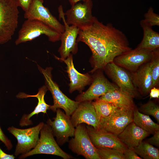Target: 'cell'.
<instances>
[{"mask_svg":"<svg viewBox=\"0 0 159 159\" xmlns=\"http://www.w3.org/2000/svg\"><path fill=\"white\" fill-rule=\"evenodd\" d=\"M61 33L48 25L35 19H26L19 30L15 44L31 41L42 35L47 36L49 41L55 42L60 40Z\"/></svg>","mask_w":159,"mask_h":159,"instance_id":"obj_4","label":"cell"},{"mask_svg":"<svg viewBox=\"0 0 159 159\" xmlns=\"http://www.w3.org/2000/svg\"><path fill=\"white\" fill-rule=\"evenodd\" d=\"M134 109L116 107L109 116L100 118L98 129L117 136L133 121Z\"/></svg>","mask_w":159,"mask_h":159,"instance_id":"obj_8","label":"cell"},{"mask_svg":"<svg viewBox=\"0 0 159 159\" xmlns=\"http://www.w3.org/2000/svg\"><path fill=\"white\" fill-rule=\"evenodd\" d=\"M154 51L137 47L116 57L113 62L122 67L135 72L141 65L150 61Z\"/></svg>","mask_w":159,"mask_h":159,"instance_id":"obj_10","label":"cell"},{"mask_svg":"<svg viewBox=\"0 0 159 159\" xmlns=\"http://www.w3.org/2000/svg\"><path fill=\"white\" fill-rule=\"evenodd\" d=\"M140 25L143 31V37L137 47L154 51L159 49V34L153 30L152 27L142 21Z\"/></svg>","mask_w":159,"mask_h":159,"instance_id":"obj_23","label":"cell"},{"mask_svg":"<svg viewBox=\"0 0 159 159\" xmlns=\"http://www.w3.org/2000/svg\"><path fill=\"white\" fill-rule=\"evenodd\" d=\"M47 90V87L44 85L39 89L37 93L35 95H29L23 92H20L16 95V97L19 99L35 97L38 100L37 105L34 110L30 114H24L22 116L19 121L20 126L22 127L32 124L30 118L33 115H37L40 112L47 113V110L49 109L50 106L46 103L44 99L45 95Z\"/></svg>","mask_w":159,"mask_h":159,"instance_id":"obj_19","label":"cell"},{"mask_svg":"<svg viewBox=\"0 0 159 159\" xmlns=\"http://www.w3.org/2000/svg\"><path fill=\"white\" fill-rule=\"evenodd\" d=\"M150 66L152 78V88L153 87H155L159 83V49L153 51V56L150 61Z\"/></svg>","mask_w":159,"mask_h":159,"instance_id":"obj_27","label":"cell"},{"mask_svg":"<svg viewBox=\"0 0 159 159\" xmlns=\"http://www.w3.org/2000/svg\"><path fill=\"white\" fill-rule=\"evenodd\" d=\"M105 69L112 80L121 90L133 98L137 95L136 89L129 74L113 62L108 64Z\"/></svg>","mask_w":159,"mask_h":159,"instance_id":"obj_16","label":"cell"},{"mask_svg":"<svg viewBox=\"0 0 159 159\" xmlns=\"http://www.w3.org/2000/svg\"><path fill=\"white\" fill-rule=\"evenodd\" d=\"M54 57L56 59L64 62L67 66V72L70 81V93L76 90L81 91L86 86L91 83L92 79L89 74H81L74 68L72 54H70L65 59H61L56 56Z\"/></svg>","mask_w":159,"mask_h":159,"instance_id":"obj_18","label":"cell"},{"mask_svg":"<svg viewBox=\"0 0 159 159\" xmlns=\"http://www.w3.org/2000/svg\"><path fill=\"white\" fill-rule=\"evenodd\" d=\"M133 98L119 88L109 92L96 100L111 103L120 108L134 109L135 106Z\"/></svg>","mask_w":159,"mask_h":159,"instance_id":"obj_21","label":"cell"},{"mask_svg":"<svg viewBox=\"0 0 159 159\" xmlns=\"http://www.w3.org/2000/svg\"><path fill=\"white\" fill-rule=\"evenodd\" d=\"M97 148L101 159H125L123 152L119 150L109 148Z\"/></svg>","mask_w":159,"mask_h":159,"instance_id":"obj_28","label":"cell"},{"mask_svg":"<svg viewBox=\"0 0 159 159\" xmlns=\"http://www.w3.org/2000/svg\"><path fill=\"white\" fill-rule=\"evenodd\" d=\"M32 0H18L19 6L25 12L27 11Z\"/></svg>","mask_w":159,"mask_h":159,"instance_id":"obj_34","label":"cell"},{"mask_svg":"<svg viewBox=\"0 0 159 159\" xmlns=\"http://www.w3.org/2000/svg\"><path fill=\"white\" fill-rule=\"evenodd\" d=\"M133 83L143 95H147L152 89L150 62L145 63L135 72L132 78Z\"/></svg>","mask_w":159,"mask_h":159,"instance_id":"obj_22","label":"cell"},{"mask_svg":"<svg viewBox=\"0 0 159 159\" xmlns=\"http://www.w3.org/2000/svg\"><path fill=\"white\" fill-rule=\"evenodd\" d=\"M150 98H158L159 97V90L158 89L153 87L150 91Z\"/></svg>","mask_w":159,"mask_h":159,"instance_id":"obj_35","label":"cell"},{"mask_svg":"<svg viewBox=\"0 0 159 159\" xmlns=\"http://www.w3.org/2000/svg\"><path fill=\"white\" fill-rule=\"evenodd\" d=\"M125 159H142L133 148H127L123 152Z\"/></svg>","mask_w":159,"mask_h":159,"instance_id":"obj_31","label":"cell"},{"mask_svg":"<svg viewBox=\"0 0 159 159\" xmlns=\"http://www.w3.org/2000/svg\"><path fill=\"white\" fill-rule=\"evenodd\" d=\"M77 41L85 43L91 50L92 73L105 69L116 57L132 49L122 31L111 23L104 24L95 17L91 25L79 29Z\"/></svg>","mask_w":159,"mask_h":159,"instance_id":"obj_1","label":"cell"},{"mask_svg":"<svg viewBox=\"0 0 159 159\" xmlns=\"http://www.w3.org/2000/svg\"><path fill=\"white\" fill-rule=\"evenodd\" d=\"M150 134L137 126L133 121L129 123L117 137L129 148L137 146L145 138Z\"/></svg>","mask_w":159,"mask_h":159,"instance_id":"obj_20","label":"cell"},{"mask_svg":"<svg viewBox=\"0 0 159 159\" xmlns=\"http://www.w3.org/2000/svg\"><path fill=\"white\" fill-rule=\"evenodd\" d=\"M18 0H0V44L11 40L17 29Z\"/></svg>","mask_w":159,"mask_h":159,"instance_id":"obj_2","label":"cell"},{"mask_svg":"<svg viewBox=\"0 0 159 159\" xmlns=\"http://www.w3.org/2000/svg\"><path fill=\"white\" fill-rule=\"evenodd\" d=\"M132 148L138 155L143 159H159L158 149L147 142L142 141L137 146Z\"/></svg>","mask_w":159,"mask_h":159,"instance_id":"obj_25","label":"cell"},{"mask_svg":"<svg viewBox=\"0 0 159 159\" xmlns=\"http://www.w3.org/2000/svg\"><path fill=\"white\" fill-rule=\"evenodd\" d=\"M39 70L44 77L45 85L50 92L53 99V105L49 109L56 112L58 108L63 109L65 113L70 116L76 109L80 102L72 100L65 95L60 90L56 83L53 80L50 67L43 69L37 65Z\"/></svg>","mask_w":159,"mask_h":159,"instance_id":"obj_3","label":"cell"},{"mask_svg":"<svg viewBox=\"0 0 159 159\" xmlns=\"http://www.w3.org/2000/svg\"><path fill=\"white\" fill-rule=\"evenodd\" d=\"M43 0H32L24 17L26 19H35L48 25L58 32L62 33L64 31V25L53 15L49 9L43 5Z\"/></svg>","mask_w":159,"mask_h":159,"instance_id":"obj_12","label":"cell"},{"mask_svg":"<svg viewBox=\"0 0 159 159\" xmlns=\"http://www.w3.org/2000/svg\"><path fill=\"white\" fill-rule=\"evenodd\" d=\"M71 6L74 5L79 1H82L83 2H85L88 1L89 0H68Z\"/></svg>","mask_w":159,"mask_h":159,"instance_id":"obj_37","label":"cell"},{"mask_svg":"<svg viewBox=\"0 0 159 159\" xmlns=\"http://www.w3.org/2000/svg\"><path fill=\"white\" fill-rule=\"evenodd\" d=\"M86 128L92 143L97 148H113L123 152L127 148L120 141L117 136L111 132L99 129H95L87 125Z\"/></svg>","mask_w":159,"mask_h":159,"instance_id":"obj_15","label":"cell"},{"mask_svg":"<svg viewBox=\"0 0 159 159\" xmlns=\"http://www.w3.org/2000/svg\"><path fill=\"white\" fill-rule=\"evenodd\" d=\"M92 103L100 118L108 116L117 107L111 103L97 100L92 102Z\"/></svg>","mask_w":159,"mask_h":159,"instance_id":"obj_26","label":"cell"},{"mask_svg":"<svg viewBox=\"0 0 159 159\" xmlns=\"http://www.w3.org/2000/svg\"><path fill=\"white\" fill-rule=\"evenodd\" d=\"M140 110L144 114L151 115L159 122V106L153 101H149L142 105Z\"/></svg>","mask_w":159,"mask_h":159,"instance_id":"obj_29","label":"cell"},{"mask_svg":"<svg viewBox=\"0 0 159 159\" xmlns=\"http://www.w3.org/2000/svg\"><path fill=\"white\" fill-rule=\"evenodd\" d=\"M15 158V157L13 155L6 153L0 148V159H14Z\"/></svg>","mask_w":159,"mask_h":159,"instance_id":"obj_36","label":"cell"},{"mask_svg":"<svg viewBox=\"0 0 159 159\" xmlns=\"http://www.w3.org/2000/svg\"><path fill=\"white\" fill-rule=\"evenodd\" d=\"M119 88L110 82L102 74H99L94 77L88 89L78 95L76 100L81 102L96 100L106 93Z\"/></svg>","mask_w":159,"mask_h":159,"instance_id":"obj_17","label":"cell"},{"mask_svg":"<svg viewBox=\"0 0 159 159\" xmlns=\"http://www.w3.org/2000/svg\"><path fill=\"white\" fill-rule=\"evenodd\" d=\"M40 136L35 147L27 153L21 155L19 159L38 154H50L60 156L64 159H69L73 157L63 151L55 140L51 128L44 123L40 130Z\"/></svg>","mask_w":159,"mask_h":159,"instance_id":"obj_5","label":"cell"},{"mask_svg":"<svg viewBox=\"0 0 159 159\" xmlns=\"http://www.w3.org/2000/svg\"><path fill=\"white\" fill-rule=\"evenodd\" d=\"M92 0L82 3L78 2L71 6L64 13L66 23L75 26L79 29L90 26L95 17L92 14Z\"/></svg>","mask_w":159,"mask_h":159,"instance_id":"obj_9","label":"cell"},{"mask_svg":"<svg viewBox=\"0 0 159 159\" xmlns=\"http://www.w3.org/2000/svg\"><path fill=\"white\" fill-rule=\"evenodd\" d=\"M73 137L69 141L68 145L72 151L86 159H101L97 148L92 143L86 127L83 124L75 127Z\"/></svg>","mask_w":159,"mask_h":159,"instance_id":"obj_6","label":"cell"},{"mask_svg":"<svg viewBox=\"0 0 159 159\" xmlns=\"http://www.w3.org/2000/svg\"><path fill=\"white\" fill-rule=\"evenodd\" d=\"M144 16V19L141 21L145 24L152 27L154 26H159V16L154 12L152 7L149 8Z\"/></svg>","mask_w":159,"mask_h":159,"instance_id":"obj_30","label":"cell"},{"mask_svg":"<svg viewBox=\"0 0 159 159\" xmlns=\"http://www.w3.org/2000/svg\"><path fill=\"white\" fill-rule=\"evenodd\" d=\"M147 142L157 147L159 146V130L155 132L153 136L148 139Z\"/></svg>","mask_w":159,"mask_h":159,"instance_id":"obj_33","label":"cell"},{"mask_svg":"<svg viewBox=\"0 0 159 159\" xmlns=\"http://www.w3.org/2000/svg\"><path fill=\"white\" fill-rule=\"evenodd\" d=\"M44 123L40 122L34 127L26 129H21L14 126L9 127L7 130L16 138V145L14 155L17 156L25 154L36 146L41 130Z\"/></svg>","mask_w":159,"mask_h":159,"instance_id":"obj_7","label":"cell"},{"mask_svg":"<svg viewBox=\"0 0 159 159\" xmlns=\"http://www.w3.org/2000/svg\"><path fill=\"white\" fill-rule=\"evenodd\" d=\"M133 122L141 129L153 134L159 130V125L153 122L150 117L139 112L135 107L133 110Z\"/></svg>","mask_w":159,"mask_h":159,"instance_id":"obj_24","label":"cell"},{"mask_svg":"<svg viewBox=\"0 0 159 159\" xmlns=\"http://www.w3.org/2000/svg\"><path fill=\"white\" fill-rule=\"evenodd\" d=\"M0 140L5 145L9 150L12 149L13 145L11 141L5 135L0 127Z\"/></svg>","mask_w":159,"mask_h":159,"instance_id":"obj_32","label":"cell"},{"mask_svg":"<svg viewBox=\"0 0 159 159\" xmlns=\"http://www.w3.org/2000/svg\"><path fill=\"white\" fill-rule=\"evenodd\" d=\"M56 112V116L53 118V120L48 119L47 124L50 127L57 143L62 145L68 141L69 137L74 136L75 127L72 123L70 116L64 113L60 108L57 109Z\"/></svg>","mask_w":159,"mask_h":159,"instance_id":"obj_11","label":"cell"},{"mask_svg":"<svg viewBox=\"0 0 159 159\" xmlns=\"http://www.w3.org/2000/svg\"><path fill=\"white\" fill-rule=\"evenodd\" d=\"M59 16L62 19L64 27V32L61 33L60 39L61 45L58 52L61 59H66L72 53L76 54L77 51V39L79 31V29L73 25H69L66 22L64 13L62 5L58 8Z\"/></svg>","mask_w":159,"mask_h":159,"instance_id":"obj_13","label":"cell"},{"mask_svg":"<svg viewBox=\"0 0 159 159\" xmlns=\"http://www.w3.org/2000/svg\"><path fill=\"white\" fill-rule=\"evenodd\" d=\"M100 118L92 101L80 102L70 116L71 122L74 127L80 124L85 123L96 129L98 128Z\"/></svg>","mask_w":159,"mask_h":159,"instance_id":"obj_14","label":"cell"}]
</instances>
